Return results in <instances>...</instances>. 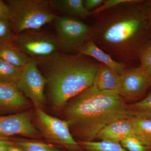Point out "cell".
Wrapping results in <instances>:
<instances>
[{
  "label": "cell",
  "mask_w": 151,
  "mask_h": 151,
  "mask_svg": "<svg viewBox=\"0 0 151 151\" xmlns=\"http://www.w3.org/2000/svg\"><path fill=\"white\" fill-rule=\"evenodd\" d=\"M142 0H133L93 16L91 40L117 62L139 64L151 44V32Z\"/></svg>",
  "instance_id": "cell-1"
},
{
  "label": "cell",
  "mask_w": 151,
  "mask_h": 151,
  "mask_svg": "<svg viewBox=\"0 0 151 151\" xmlns=\"http://www.w3.org/2000/svg\"><path fill=\"white\" fill-rule=\"evenodd\" d=\"M34 59L45 70L52 102L57 108L92 86L100 64L82 55L58 52Z\"/></svg>",
  "instance_id": "cell-2"
},
{
  "label": "cell",
  "mask_w": 151,
  "mask_h": 151,
  "mask_svg": "<svg viewBox=\"0 0 151 151\" xmlns=\"http://www.w3.org/2000/svg\"><path fill=\"white\" fill-rule=\"evenodd\" d=\"M67 121L84 140L92 141L111 122L131 116L119 93L101 91L93 85L73 98L66 108Z\"/></svg>",
  "instance_id": "cell-3"
},
{
  "label": "cell",
  "mask_w": 151,
  "mask_h": 151,
  "mask_svg": "<svg viewBox=\"0 0 151 151\" xmlns=\"http://www.w3.org/2000/svg\"><path fill=\"white\" fill-rule=\"evenodd\" d=\"M7 18L15 34L38 30L53 21L55 15L46 0H9Z\"/></svg>",
  "instance_id": "cell-4"
},
{
  "label": "cell",
  "mask_w": 151,
  "mask_h": 151,
  "mask_svg": "<svg viewBox=\"0 0 151 151\" xmlns=\"http://www.w3.org/2000/svg\"><path fill=\"white\" fill-rule=\"evenodd\" d=\"M53 22L60 49L66 54L76 52L91 40V28L83 22L67 16H56Z\"/></svg>",
  "instance_id": "cell-5"
},
{
  "label": "cell",
  "mask_w": 151,
  "mask_h": 151,
  "mask_svg": "<svg viewBox=\"0 0 151 151\" xmlns=\"http://www.w3.org/2000/svg\"><path fill=\"white\" fill-rule=\"evenodd\" d=\"M38 30L28 31L15 35L13 42L33 59L45 58L58 52L56 38Z\"/></svg>",
  "instance_id": "cell-6"
},
{
  "label": "cell",
  "mask_w": 151,
  "mask_h": 151,
  "mask_svg": "<svg viewBox=\"0 0 151 151\" xmlns=\"http://www.w3.org/2000/svg\"><path fill=\"white\" fill-rule=\"evenodd\" d=\"M47 84L45 76L40 72L35 60L31 58L24 67L21 76L16 86L32 101L36 108H41L46 101L44 90Z\"/></svg>",
  "instance_id": "cell-7"
},
{
  "label": "cell",
  "mask_w": 151,
  "mask_h": 151,
  "mask_svg": "<svg viewBox=\"0 0 151 151\" xmlns=\"http://www.w3.org/2000/svg\"><path fill=\"white\" fill-rule=\"evenodd\" d=\"M151 86V74L140 66L126 68L121 75L119 94L124 100L140 99Z\"/></svg>",
  "instance_id": "cell-8"
},
{
  "label": "cell",
  "mask_w": 151,
  "mask_h": 151,
  "mask_svg": "<svg viewBox=\"0 0 151 151\" xmlns=\"http://www.w3.org/2000/svg\"><path fill=\"white\" fill-rule=\"evenodd\" d=\"M38 121L47 137L51 140L71 148L79 147L70 133V124L64 121L50 116L41 108H36Z\"/></svg>",
  "instance_id": "cell-9"
},
{
  "label": "cell",
  "mask_w": 151,
  "mask_h": 151,
  "mask_svg": "<svg viewBox=\"0 0 151 151\" xmlns=\"http://www.w3.org/2000/svg\"><path fill=\"white\" fill-rule=\"evenodd\" d=\"M39 132L26 113L0 116V137L21 135L37 137Z\"/></svg>",
  "instance_id": "cell-10"
},
{
  "label": "cell",
  "mask_w": 151,
  "mask_h": 151,
  "mask_svg": "<svg viewBox=\"0 0 151 151\" xmlns=\"http://www.w3.org/2000/svg\"><path fill=\"white\" fill-rule=\"evenodd\" d=\"M136 137L132 116L111 122L99 132L96 138L100 140L120 143L128 137Z\"/></svg>",
  "instance_id": "cell-11"
},
{
  "label": "cell",
  "mask_w": 151,
  "mask_h": 151,
  "mask_svg": "<svg viewBox=\"0 0 151 151\" xmlns=\"http://www.w3.org/2000/svg\"><path fill=\"white\" fill-rule=\"evenodd\" d=\"M78 54L93 58L100 62V63L110 68L120 76L126 68V66L113 59L109 54L97 46L92 40L87 42L81 47Z\"/></svg>",
  "instance_id": "cell-12"
},
{
  "label": "cell",
  "mask_w": 151,
  "mask_h": 151,
  "mask_svg": "<svg viewBox=\"0 0 151 151\" xmlns=\"http://www.w3.org/2000/svg\"><path fill=\"white\" fill-rule=\"evenodd\" d=\"M120 82L121 76L110 68L100 63L92 85L101 91L119 93Z\"/></svg>",
  "instance_id": "cell-13"
},
{
  "label": "cell",
  "mask_w": 151,
  "mask_h": 151,
  "mask_svg": "<svg viewBox=\"0 0 151 151\" xmlns=\"http://www.w3.org/2000/svg\"><path fill=\"white\" fill-rule=\"evenodd\" d=\"M27 104L25 97L15 85L0 82V107L17 109Z\"/></svg>",
  "instance_id": "cell-14"
},
{
  "label": "cell",
  "mask_w": 151,
  "mask_h": 151,
  "mask_svg": "<svg viewBox=\"0 0 151 151\" xmlns=\"http://www.w3.org/2000/svg\"><path fill=\"white\" fill-rule=\"evenodd\" d=\"M50 6L52 10L81 18L89 16V12L85 8L83 0H51Z\"/></svg>",
  "instance_id": "cell-15"
},
{
  "label": "cell",
  "mask_w": 151,
  "mask_h": 151,
  "mask_svg": "<svg viewBox=\"0 0 151 151\" xmlns=\"http://www.w3.org/2000/svg\"><path fill=\"white\" fill-rule=\"evenodd\" d=\"M0 59L17 67L24 68L31 58L12 42L0 45Z\"/></svg>",
  "instance_id": "cell-16"
},
{
  "label": "cell",
  "mask_w": 151,
  "mask_h": 151,
  "mask_svg": "<svg viewBox=\"0 0 151 151\" xmlns=\"http://www.w3.org/2000/svg\"><path fill=\"white\" fill-rule=\"evenodd\" d=\"M136 138L145 145L151 147V118L132 116Z\"/></svg>",
  "instance_id": "cell-17"
},
{
  "label": "cell",
  "mask_w": 151,
  "mask_h": 151,
  "mask_svg": "<svg viewBox=\"0 0 151 151\" xmlns=\"http://www.w3.org/2000/svg\"><path fill=\"white\" fill-rule=\"evenodd\" d=\"M24 68L17 67L0 59V82L16 85Z\"/></svg>",
  "instance_id": "cell-18"
},
{
  "label": "cell",
  "mask_w": 151,
  "mask_h": 151,
  "mask_svg": "<svg viewBox=\"0 0 151 151\" xmlns=\"http://www.w3.org/2000/svg\"><path fill=\"white\" fill-rule=\"evenodd\" d=\"M80 144L86 151H127L120 143L103 140H84Z\"/></svg>",
  "instance_id": "cell-19"
},
{
  "label": "cell",
  "mask_w": 151,
  "mask_h": 151,
  "mask_svg": "<svg viewBox=\"0 0 151 151\" xmlns=\"http://www.w3.org/2000/svg\"><path fill=\"white\" fill-rule=\"evenodd\" d=\"M131 116L151 118V91L142 100L128 105Z\"/></svg>",
  "instance_id": "cell-20"
},
{
  "label": "cell",
  "mask_w": 151,
  "mask_h": 151,
  "mask_svg": "<svg viewBox=\"0 0 151 151\" xmlns=\"http://www.w3.org/2000/svg\"><path fill=\"white\" fill-rule=\"evenodd\" d=\"M14 143L25 151H61L54 146L38 141L18 139L14 140Z\"/></svg>",
  "instance_id": "cell-21"
},
{
  "label": "cell",
  "mask_w": 151,
  "mask_h": 151,
  "mask_svg": "<svg viewBox=\"0 0 151 151\" xmlns=\"http://www.w3.org/2000/svg\"><path fill=\"white\" fill-rule=\"evenodd\" d=\"M15 34L9 19L0 17V45L13 42Z\"/></svg>",
  "instance_id": "cell-22"
},
{
  "label": "cell",
  "mask_w": 151,
  "mask_h": 151,
  "mask_svg": "<svg viewBox=\"0 0 151 151\" xmlns=\"http://www.w3.org/2000/svg\"><path fill=\"white\" fill-rule=\"evenodd\" d=\"M120 144L127 151H147L150 147L133 137L125 138L121 141Z\"/></svg>",
  "instance_id": "cell-23"
},
{
  "label": "cell",
  "mask_w": 151,
  "mask_h": 151,
  "mask_svg": "<svg viewBox=\"0 0 151 151\" xmlns=\"http://www.w3.org/2000/svg\"><path fill=\"white\" fill-rule=\"evenodd\" d=\"M133 0H105L100 7L89 12V16H94L121 5L131 2Z\"/></svg>",
  "instance_id": "cell-24"
},
{
  "label": "cell",
  "mask_w": 151,
  "mask_h": 151,
  "mask_svg": "<svg viewBox=\"0 0 151 151\" xmlns=\"http://www.w3.org/2000/svg\"><path fill=\"white\" fill-rule=\"evenodd\" d=\"M139 66L151 74V44L142 53L139 60Z\"/></svg>",
  "instance_id": "cell-25"
},
{
  "label": "cell",
  "mask_w": 151,
  "mask_h": 151,
  "mask_svg": "<svg viewBox=\"0 0 151 151\" xmlns=\"http://www.w3.org/2000/svg\"><path fill=\"white\" fill-rule=\"evenodd\" d=\"M105 0H84V4L85 8L89 12L100 7Z\"/></svg>",
  "instance_id": "cell-26"
},
{
  "label": "cell",
  "mask_w": 151,
  "mask_h": 151,
  "mask_svg": "<svg viewBox=\"0 0 151 151\" xmlns=\"http://www.w3.org/2000/svg\"><path fill=\"white\" fill-rule=\"evenodd\" d=\"M142 6L151 32V0L143 1Z\"/></svg>",
  "instance_id": "cell-27"
},
{
  "label": "cell",
  "mask_w": 151,
  "mask_h": 151,
  "mask_svg": "<svg viewBox=\"0 0 151 151\" xmlns=\"http://www.w3.org/2000/svg\"><path fill=\"white\" fill-rule=\"evenodd\" d=\"M8 8L6 2L0 0V17L7 18ZM8 19V18H7Z\"/></svg>",
  "instance_id": "cell-28"
},
{
  "label": "cell",
  "mask_w": 151,
  "mask_h": 151,
  "mask_svg": "<svg viewBox=\"0 0 151 151\" xmlns=\"http://www.w3.org/2000/svg\"><path fill=\"white\" fill-rule=\"evenodd\" d=\"M12 144L5 138L0 137V151H8L9 147Z\"/></svg>",
  "instance_id": "cell-29"
},
{
  "label": "cell",
  "mask_w": 151,
  "mask_h": 151,
  "mask_svg": "<svg viewBox=\"0 0 151 151\" xmlns=\"http://www.w3.org/2000/svg\"><path fill=\"white\" fill-rule=\"evenodd\" d=\"M8 151H25L15 145L12 144L9 147Z\"/></svg>",
  "instance_id": "cell-30"
}]
</instances>
